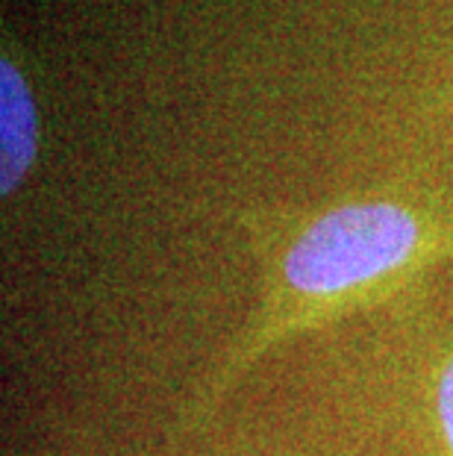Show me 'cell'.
<instances>
[{
    "label": "cell",
    "instance_id": "cell-2",
    "mask_svg": "<svg viewBox=\"0 0 453 456\" xmlns=\"http://www.w3.org/2000/svg\"><path fill=\"white\" fill-rule=\"evenodd\" d=\"M38 153V115L21 71L0 62V195L21 186Z\"/></svg>",
    "mask_w": 453,
    "mask_h": 456
},
{
    "label": "cell",
    "instance_id": "cell-1",
    "mask_svg": "<svg viewBox=\"0 0 453 456\" xmlns=\"http://www.w3.org/2000/svg\"><path fill=\"white\" fill-rule=\"evenodd\" d=\"M453 256V221L398 200L342 203L297 224L268 248L256 309L189 403L206 421L233 386L288 336L407 292L424 271Z\"/></svg>",
    "mask_w": 453,
    "mask_h": 456
},
{
    "label": "cell",
    "instance_id": "cell-3",
    "mask_svg": "<svg viewBox=\"0 0 453 456\" xmlns=\"http://www.w3.org/2000/svg\"><path fill=\"white\" fill-rule=\"evenodd\" d=\"M433 410H436L439 433L448 456H453V354L439 359L433 374Z\"/></svg>",
    "mask_w": 453,
    "mask_h": 456
}]
</instances>
